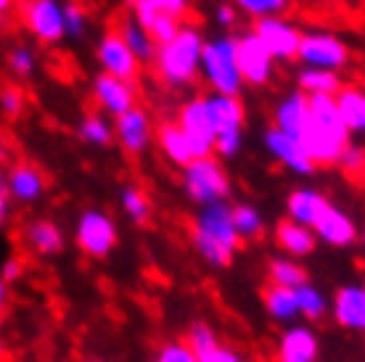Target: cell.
Masks as SVG:
<instances>
[{
	"label": "cell",
	"mask_w": 365,
	"mask_h": 362,
	"mask_svg": "<svg viewBox=\"0 0 365 362\" xmlns=\"http://www.w3.org/2000/svg\"><path fill=\"white\" fill-rule=\"evenodd\" d=\"M207 37L196 21H185L178 35L156 48L154 56V77L167 90H185L199 80L201 51H204Z\"/></svg>",
	"instance_id": "cell-1"
},
{
	"label": "cell",
	"mask_w": 365,
	"mask_h": 362,
	"mask_svg": "<svg viewBox=\"0 0 365 362\" xmlns=\"http://www.w3.org/2000/svg\"><path fill=\"white\" fill-rule=\"evenodd\" d=\"M191 244L210 267H228L233 262L241 238L233 227V209L228 201L199 207L191 219Z\"/></svg>",
	"instance_id": "cell-2"
},
{
	"label": "cell",
	"mask_w": 365,
	"mask_h": 362,
	"mask_svg": "<svg viewBox=\"0 0 365 362\" xmlns=\"http://www.w3.org/2000/svg\"><path fill=\"white\" fill-rule=\"evenodd\" d=\"M307 98H310V111L299 143L304 145L315 167L336 164L339 154L349 143V130L339 114L336 100L334 95H307Z\"/></svg>",
	"instance_id": "cell-3"
},
{
	"label": "cell",
	"mask_w": 365,
	"mask_h": 362,
	"mask_svg": "<svg viewBox=\"0 0 365 362\" xmlns=\"http://www.w3.org/2000/svg\"><path fill=\"white\" fill-rule=\"evenodd\" d=\"M199 77L215 95H228V98H241L247 82L238 69V48L233 35L210 37L201 51Z\"/></svg>",
	"instance_id": "cell-4"
},
{
	"label": "cell",
	"mask_w": 365,
	"mask_h": 362,
	"mask_svg": "<svg viewBox=\"0 0 365 362\" xmlns=\"http://www.w3.org/2000/svg\"><path fill=\"white\" fill-rule=\"evenodd\" d=\"M182 190L185 196L196 204V207H207V204H217V201H228L230 196V175L225 164L217 156H207V159H193L185 170H182Z\"/></svg>",
	"instance_id": "cell-5"
},
{
	"label": "cell",
	"mask_w": 365,
	"mask_h": 362,
	"mask_svg": "<svg viewBox=\"0 0 365 362\" xmlns=\"http://www.w3.org/2000/svg\"><path fill=\"white\" fill-rule=\"evenodd\" d=\"M212 127H215V154L217 159H233L244 148V103L241 98H228V95H207Z\"/></svg>",
	"instance_id": "cell-6"
},
{
	"label": "cell",
	"mask_w": 365,
	"mask_h": 362,
	"mask_svg": "<svg viewBox=\"0 0 365 362\" xmlns=\"http://www.w3.org/2000/svg\"><path fill=\"white\" fill-rule=\"evenodd\" d=\"M297 61L310 69H323V72H341L349 63V48L347 43L326 29H310L302 32L299 53Z\"/></svg>",
	"instance_id": "cell-7"
},
{
	"label": "cell",
	"mask_w": 365,
	"mask_h": 362,
	"mask_svg": "<svg viewBox=\"0 0 365 362\" xmlns=\"http://www.w3.org/2000/svg\"><path fill=\"white\" fill-rule=\"evenodd\" d=\"M117 222L103 209H85L74 225V244L91 259L109 257L117 246Z\"/></svg>",
	"instance_id": "cell-8"
},
{
	"label": "cell",
	"mask_w": 365,
	"mask_h": 362,
	"mask_svg": "<svg viewBox=\"0 0 365 362\" xmlns=\"http://www.w3.org/2000/svg\"><path fill=\"white\" fill-rule=\"evenodd\" d=\"M19 19L43 46H56L66 37L64 0H21Z\"/></svg>",
	"instance_id": "cell-9"
},
{
	"label": "cell",
	"mask_w": 365,
	"mask_h": 362,
	"mask_svg": "<svg viewBox=\"0 0 365 362\" xmlns=\"http://www.w3.org/2000/svg\"><path fill=\"white\" fill-rule=\"evenodd\" d=\"M178 127H180L188 145L193 151V159H207L215 156V127H212L210 106H207V95H193L178 109Z\"/></svg>",
	"instance_id": "cell-10"
},
{
	"label": "cell",
	"mask_w": 365,
	"mask_h": 362,
	"mask_svg": "<svg viewBox=\"0 0 365 362\" xmlns=\"http://www.w3.org/2000/svg\"><path fill=\"white\" fill-rule=\"evenodd\" d=\"M259 43L265 46V51L273 56V61H294L299 53L302 43V29L294 24L292 19L286 16H270L259 19L252 27Z\"/></svg>",
	"instance_id": "cell-11"
},
{
	"label": "cell",
	"mask_w": 365,
	"mask_h": 362,
	"mask_svg": "<svg viewBox=\"0 0 365 362\" xmlns=\"http://www.w3.org/2000/svg\"><path fill=\"white\" fill-rule=\"evenodd\" d=\"M236 48H238V69L247 85L252 88H265L275 77V61L273 56L267 53L265 46L259 43V37L249 29L236 35Z\"/></svg>",
	"instance_id": "cell-12"
},
{
	"label": "cell",
	"mask_w": 365,
	"mask_h": 362,
	"mask_svg": "<svg viewBox=\"0 0 365 362\" xmlns=\"http://www.w3.org/2000/svg\"><path fill=\"white\" fill-rule=\"evenodd\" d=\"M96 61H98L103 74L128 82H135L138 74H140V66H143L133 56V51L125 46V40L119 37L117 29H109V32L101 35V40L96 43Z\"/></svg>",
	"instance_id": "cell-13"
},
{
	"label": "cell",
	"mask_w": 365,
	"mask_h": 362,
	"mask_svg": "<svg viewBox=\"0 0 365 362\" xmlns=\"http://www.w3.org/2000/svg\"><path fill=\"white\" fill-rule=\"evenodd\" d=\"M154 133L156 127L151 122V114L140 103L135 109L125 111L122 117L114 119V143L128 156L146 154L151 143H154Z\"/></svg>",
	"instance_id": "cell-14"
},
{
	"label": "cell",
	"mask_w": 365,
	"mask_h": 362,
	"mask_svg": "<svg viewBox=\"0 0 365 362\" xmlns=\"http://www.w3.org/2000/svg\"><path fill=\"white\" fill-rule=\"evenodd\" d=\"M91 95L96 100L103 114H111L117 119L122 117L125 111L135 109L138 106V85L128 80H117V77H109V74H96L91 85Z\"/></svg>",
	"instance_id": "cell-15"
},
{
	"label": "cell",
	"mask_w": 365,
	"mask_h": 362,
	"mask_svg": "<svg viewBox=\"0 0 365 362\" xmlns=\"http://www.w3.org/2000/svg\"><path fill=\"white\" fill-rule=\"evenodd\" d=\"M262 145H265V151L270 154V159L278 162L283 170H289L292 175L310 177V175L315 172V164H312V159L307 156L304 145H302L297 138L286 135V133H281V130H275L273 125L265 127V133H262Z\"/></svg>",
	"instance_id": "cell-16"
},
{
	"label": "cell",
	"mask_w": 365,
	"mask_h": 362,
	"mask_svg": "<svg viewBox=\"0 0 365 362\" xmlns=\"http://www.w3.org/2000/svg\"><path fill=\"white\" fill-rule=\"evenodd\" d=\"M3 188H6L11 201H16L21 207H29V204H37V201L46 196L48 177L37 164L16 162L11 164L6 177H3Z\"/></svg>",
	"instance_id": "cell-17"
},
{
	"label": "cell",
	"mask_w": 365,
	"mask_h": 362,
	"mask_svg": "<svg viewBox=\"0 0 365 362\" xmlns=\"http://www.w3.org/2000/svg\"><path fill=\"white\" fill-rule=\"evenodd\" d=\"M320 338L307 323H292L283 328L275 344V362H318Z\"/></svg>",
	"instance_id": "cell-18"
},
{
	"label": "cell",
	"mask_w": 365,
	"mask_h": 362,
	"mask_svg": "<svg viewBox=\"0 0 365 362\" xmlns=\"http://www.w3.org/2000/svg\"><path fill=\"white\" fill-rule=\"evenodd\" d=\"M331 317L341 328L365 333V286L363 283H349L334 294L331 299Z\"/></svg>",
	"instance_id": "cell-19"
},
{
	"label": "cell",
	"mask_w": 365,
	"mask_h": 362,
	"mask_svg": "<svg viewBox=\"0 0 365 362\" xmlns=\"http://www.w3.org/2000/svg\"><path fill=\"white\" fill-rule=\"evenodd\" d=\"M312 233H315L318 241L334 246V249H347V246H352L357 238H360V230H357L355 219L349 217L344 209L334 207V204H331V207L323 212V217L315 222Z\"/></svg>",
	"instance_id": "cell-20"
},
{
	"label": "cell",
	"mask_w": 365,
	"mask_h": 362,
	"mask_svg": "<svg viewBox=\"0 0 365 362\" xmlns=\"http://www.w3.org/2000/svg\"><path fill=\"white\" fill-rule=\"evenodd\" d=\"M21 241H24V246H27L32 254H37V257H56V254L64 252V246H66L61 225L48 217L29 219L27 225H24V230H21Z\"/></svg>",
	"instance_id": "cell-21"
},
{
	"label": "cell",
	"mask_w": 365,
	"mask_h": 362,
	"mask_svg": "<svg viewBox=\"0 0 365 362\" xmlns=\"http://www.w3.org/2000/svg\"><path fill=\"white\" fill-rule=\"evenodd\" d=\"M329 207H331L329 196L318 188H310V185L294 188L289 193V199H286V214H289V219L310 227V230L315 227V222L323 217V212Z\"/></svg>",
	"instance_id": "cell-22"
},
{
	"label": "cell",
	"mask_w": 365,
	"mask_h": 362,
	"mask_svg": "<svg viewBox=\"0 0 365 362\" xmlns=\"http://www.w3.org/2000/svg\"><path fill=\"white\" fill-rule=\"evenodd\" d=\"M307 111H310V98L302 90H289L286 95H281V98L275 100L273 127L299 140L304 122H307Z\"/></svg>",
	"instance_id": "cell-23"
},
{
	"label": "cell",
	"mask_w": 365,
	"mask_h": 362,
	"mask_svg": "<svg viewBox=\"0 0 365 362\" xmlns=\"http://www.w3.org/2000/svg\"><path fill=\"white\" fill-rule=\"evenodd\" d=\"M275 246L283 252V257H292V259H304L315 252L318 246V238L312 233L310 227L299 225L294 219H281L275 225Z\"/></svg>",
	"instance_id": "cell-24"
},
{
	"label": "cell",
	"mask_w": 365,
	"mask_h": 362,
	"mask_svg": "<svg viewBox=\"0 0 365 362\" xmlns=\"http://www.w3.org/2000/svg\"><path fill=\"white\" fill-rule=\"evenodd\" d=\"M154 140L159 145V151L165 154L167 162L175 164V167L185 170L193 162V151L191 145H188V138H185V133H182L180 127H178V122H173V119H167V122H162V125L156 127Z\"/></svg>",
	"instance_id": "cell-25"
},
{
	"label": "cell",
	"mask_w": 365,
	"mask_h": 362,
	"mask_svg": "<svg viewBox=\"0 0 365 362\" xmlns=\"http://www.w3.org/2000/svg\"><path fill=\"white\" fill-rule=\"evenodd\" d=\"M336 100V109L347 125L349 135H365V88L357 85H341V90L334 95Z\"/></svg>",
	"instance_id": "cell-26"
},
{
	"label": "cell",
	"mask_w": 365,
	"mask_h": 362,
	"mask_svg": "<svg viewBox=\"0 0 365 362\" xmlns=\"http://www.w3.org/2000/svg\"><path fill=\"white\" fill-rule=\"evenodd\" d=\"M117 32H119V37L125 40V46L133 51V56H135L138 61H140V63H154L156 48H159V46L154 43L151 32H148L146 27H140V24H138L133 14H128V16L119 19Z\"/></svg>",
	"instance_id": "cell-27"
},
{
	"label": "cell",
	"mask_w": 365,
	"mask_h": 362,
	"mask_svg": "<svg viewBox=\"0 0 365 362\" xmlns=\"http://www.w3.org/2000/svg\"><path fill=\"white\" fill-rule=\"evenodd\" d=\"M262 304L270 320L281 326H292L299 320V307H297V291L281 289V286H267L262 291Z\"/></svg>",
	"instance_id": "cell-28"
},
{
	"label": "cell",
	"mask_w": 365,
	"mask_h": 362,
	"mask_svg": "<svg viewBox=\"0 0 365 362\" xmlns=\"http://www.w3.org/2000/svg\"><path fill=\"white\" fill-rule=\"evenodd\" d=\"M341 85L344 82L336 72H323L310 66H302L297 72V90H302L304 95H336Z\"/></svg>",
	"instance_id": "cell-29"
},
{
	"label": "cell",
	"mask_w": 365,
	"mask_h": 362,
	"mask_svg": "<svg viewBox=\"0 0 365 362\" xmlns=\"http://www.w3.org/2000/svg\"><path fill=\"white\" fill-rule=\"evenodd\" d=\"M267 281H270V286H281V289L292 291L310 283L307 281V270L299 264V259H292V257H273L267 262Z\"/></svg>",
	"instance_id": "cell-30"
},
{
	"label": "cell",
	"mask_w": 365,
	"mask_h": 362,
	"mask_svg": "<svg viewBox=\"0 0 365 362\" xmlns=\"http://www.w3.org/2000/svg\"><path fill=\"white\" fill-rule=\"evenodd\" d=\"M77 138H80L85 145L106 148V145L114 143V125H111L103 114H85V117L77 122Z\"/></svg>",
	"instance_id": "cell-31"
},
{
	"label": "cell",
	"mask_w": 365,
	"mask_h": 362,
	"mask_svg": "<svg viewBox=\"0 0 365 362\" xmlns=\"http://www.w3.org/2000/svg\"><path fill=\"white\" fill-rule=\"evenodd\" d=\"M297 307H299V317H304L307 323H318L331 312V301L312 283H304L297 289Z\"/></svg>",
	"instance_id": "cell-32"
},
{
	"label": "cell",
	"mask_w": 365,
	"mask_h": 362,
	"mask_svg": "<svg viewBox=\"0 0 365 362\" xmlns=\"http://www.w3.org/2000/svg\"><path fill=\"white\" fill-rule=\"evenodd\" d=\"M119 207L128 214V219H133L138 225L151 219V199L140 185H125L119 190Z\"/></svg>",
	"instance_id": "cell-33"
},
{
	"label": "cell",
	"mask_w": 365,
	"mask_h": 362,
	"mask_svg": "<svg viewBox=\"0 0 365 362\" xmlns=\"http://www.w3.org/2000/svg\"><path fill=\"white\" fill-rule=\"evenodd\" d=\"M233 227L241 241H252L265 233V217L262 212L252 204H233Z\"/></svg>",
	"instance_id": "cell-34"
},
{
	"label": "cell",
	"mask_w": 365,
	"mask_h": 362,
	"mask_svg": "<svg viewBox=\"0 0 365 362\" xmlns=\"http://www.w3.org/2000/svg\"><path fill=\"white\" fill-rule=\"evenodd\" d=\"M230 6L259 21L270 16H286L292 9V0H230Z\"/></svg>",
	"instance_id": "cell-35"
},
{
	"label": "cell",
	"mask_w": 365,
	"mask_h": 362,
	"mask_svg": "<svg viewBox=\"0 0 365 362\" xmlns=\"http://www.w3.org/2000/svg\"><path fill=\"white\" fill-rule=\"evenodd\" d=\"M334 167H336L339 172L347 175L349 180H365V148L349 140V143L344 145V151L339 154Z\"/></svg>",
	"instance_id": "cell-36"
},
{
	"label": "cell",
	"mask_w": 365,
	"mask_h": 362,
	"mask_svg": "<svg viewBox=\"0 0 365 362\" xmlns=\"http://www.w3.org/2000/svg\"><path fill=\"white\" fill-rule=\"evenodd\" d=\"M6 66H9V72L14 74V77L27 80V77H32L37 69L35 51H32L29 46H14L9 53H6Z\"/></svg>",
	"instance_id": "cell-37"
},
{
	"label": "cell",
	"mask_w": 365,
	"mask_h": 362,
	"mask_svg": "<svg viewBox=\"0 0 365 362\" xmlns=\"http://www.w3.org/2000/svg\"><path fill=\"white\" fill-rule=\"evenodd\" d=\"M64 27H66V37H72V40H83L88 35L91 16H88V11L80 3L64 0Z\"/></svg>",
	"instance_id": "cell-38"
},
{
	"label": "cell",
	"mask_w": 365,
	"mask_h": 362,
	"mask_svg": "<svg viewBox=\"0 0 365 362\" xmlns=\"http://www.w3.org/2000/svg\"><path fill=\"white\" fill-rule=\"evenodd\" d=\"M27 109V93L19 85H3L0 88V114L6 119H19Z\"/></svg>",
	"instance_id": "cell-39"
},
{
	"label": "cell",
	"mask_w": 365,
	"mask_h": 362,
	"mask_svg": "<svg viewBox=\"0 0 365 362\" xmlns=\"http://www.w3.org/2000/svg\"><path fill=\"white\" fill-rule=\"evenodd\" d=\"M156 362H199V357L188 349V344L182 338H173L165 344L156 346Z\"/></svg>",
	"instance_id": "cell-40"
},
{
	"label": "cell",
	"mask_w": 365,
	"mask_h": 362,
	"mask_svg": "<svg viewBox=\"0 0 365 362\" xmlns=\"http://www.w3.org/2000/svg\"><path fill=\"white\" fill-rule=\"evenodd\" d=\"M148 6L156 11V16H167L185 24L191 16V0H146Z\"/></svg>",
	"instance_id": "cell-41"
},
{
	"label": "cell",
	"mask_w": 365,
	"mask_h": 362,
	"mask_svg": "<svg viewBox=\"0 0 365 362\" xmlns=\"http://www.w3.org/2000/svg\"><path fill=\"white\" fill-rule=\"evenodd\" d=\"M199 362H249L244 354L238 352V349H233V346H228V344H215L210 349V352H204L199 357Z\"/></svg>",
	"instance_id": "cell-42"
},
{
	"label": "cell",
	"mask_w": 365,
	"mask_h": 362,
	"mask_svg": "<svg viewBox=\"0 0 365 362\" xmlns=\"http://www.w3.org/2000/svg\"><path fill=\"white\" fill-rule=\"evenodd\" d=\"M24 275V259L21 257H11V259H6L3 262V267H0V278L9 283H14V281H19Z\"/></svg>",
	"instance_id": "cell-43"
},
{
	"label": "cell",
	"mask_w": 365,
	"mask_h": 362,
	"mask_svg": "<svg viewBox=\"0 0 365 362\" xmlns=\"http://www.w3.org/2000/svg\"><path fill=\"white\" fill-rule=\"evenodd\" d=\"M215 19H217V24L222 29H230V27H236V21H238V11L230 6V3H225V6H220L217 14H215Z\"/></svg>",
	"instance_id": "cell-44"
},
{
	"label": "cell",
	"mask_w": 365,
	"mask_h": 362,
	"mask_svg": "<svg viewBox=\"0 0 365 362\" xmlns=\"http://www.w3.org/2000/svg\"><path fill=\"white\" fill-rule=\"evenodd\" d=\"M9 214H11V199L6 188H3V177H0V227L9 222Z\"/></svg>",
	"instance_id": "cell-45"
},
{
	"label": "cell",
	"mask_w": 365,
	"mask_h": 362,
	"mask_svg": "<svg viewBox=\"0 0 365 362\" xmlns=\"http://www.w3.org/2000/svg\"><path fill=\"white\" fill-rule=\"evenodd\" d=\"M9 304V283L0 278V315H3V307Z\"/></svg>",
	"instance_id": "cell-46"
},
{
	"label": "cell",
	"mask_w": 365,
	"mask_h": 362,
	"mask_svg": "<svg viewBox=\"0 0 365 362\" xmlns=\"http://www.w3.org/2000/svg\"><path fill=\"white\" fill-rule=\"evenodd\" d=\"M14 11V0H0V19H6Z\"/></svg>",
	"instance_id": "cell-47"
},
{
	"label": "cell",
	"mask_w": 365,
	"mask_h": 362,
	"mask_svg": "<svg viewBox=\"0 0 365 362\" xmlns=\"http://www.w3.org/2000/svg\"><path fill=\"white\" fill-rule=\"evenodd\" d=\"M3 159H6V145L0 143V162H3Z\"/></svg>",
	"instance_id": "cell-48"
},
{
	"label": "cell",
	"mask_w": 365,
	"mask_h": 362,
	"mask_svg": "<svg viewBox=\"0 0 365 362\" xmlns=\"http://www.w3.org/2000/svg\"><path fill=\"white\" fill-rule=\"evenodd\" d=\"M360 244H363V254H365V233L360 236Z\"/></svg>",
	"instance_id": "cell-49"
},
{
	"label": "cell",
	"mask_w": 365,
	"mask_h": 362,
	"mask_svg": "<svg viewBox=\"0 0 365 362\" xmlns=\"http://www.w3.org/2000/svg\"><path fill=\"white\" fill-rule=\"evenodd\" d=\"M85 362H103V360H85Z\"/></svg>",
	"instance_id": "cell-50"
},
{
	"label": "cell",
	"mask_w": 365,
	"mask_h": 362,
	"mask_svg": "<svg viewBox=\"0 0 365 362\" xmlns=\"http://www.w3.org/2000/svg\"><path fill=\"white\" fill-rule=\"evenodd\" d=\"M0 323H3V315H0Z\"/></svg>",
	"instance_id": "cell-51"
},
{
	"label": "cell",
	"mask_w": 365,
	"mask_h": 362,
	"mask_svg": "<svg viewBox=\"0 0 365 362\" xmlns=\"http://www.w3.org/2000/svg\"><path fill=\"white\" fill-rule=\"evenodd\" d=\"M130 3H133V0H130Z\"/></svg>",
	"instance_id": "cell-52"
}]
</instances>
